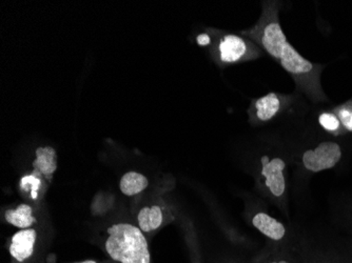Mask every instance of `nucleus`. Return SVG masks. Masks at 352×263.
I'll use <instances>...</instances> for the list:
<instances>
[{
  "instance_id": "obj_7",
  "label": "nucleus",
  "mask_w": 352,
  "mask_h": 263,
  "mask_svg": "<svg viewBox=\"0 0 352 263\" xmlns=\"http://www.w3.org/2000/svg\"><path fill=\"white\" fill-rule=\"evenodd\" d=\"M253 263H305L302 250L292 243L269 242Z\"/></svg>"
},
{
  "instance_id": "obj_4",
  "label": "nucleus",
  "mask_w": 352,
  "mask_h": 263,
  "mask_svg": "<svg viewBox=\"0 0 352 263\" xmlns=\"http://www.w3.org/2000/svg\"><path fill=\"white\" fill-rule=\"evenodd\" d=\"M294 94L268 93L252 100L248 110L249 120L255 126H263L274 122L280 115L289 111L294 106Z\"/></svg>"
},
{
  "instance_id": "obj_13",
  "label": "nucleus",
  "mask_w": 352,
  "mask_h": 263,
  "mask_svg": "<svg viewBox=\"0 0 352 263\" xmlns=\"http://www.w3.org/2000/svg\"><path fill=\"white\" fill-rule=\"evenodd\" d=\"M149 185V180L144 174L128 172L120 179V189L126 196H135L145 191Z\"/></svg>"
},
{
  "instance_id": "obj_12",
  "label": "nucleus",
  "mask_w": 352,
  "mask_h": 263,
  "mask_svg": "<svg viewBox=\"0 0 352 263\" xmlns=\"http://www.w3.org/2000/svg\"><path fill=\"white\" fill-rule=\"evenodd\" d=\"M6 220L10 225L21 229H30L36 222L33 209L29 205H21L14 209L6 211Z\"/></svg>"
},
{
  "instance_id": "obj_10",
  "label": "nucleus",
  "mask_w": 352,
  "mask_h": 263,
  "mask_svg": "<svg viewBox=\"0 0 352 263\" xmlns=\"http://www.w3.org/2000/svg\"><path fill=\"white\" fill-rule=\"evenodd\" d=\"M167 221L165 211L161 205L142 207L138 215V227L144 233L157 231Z\"/></svg>"
},
{
  "instance_id": "obj_2",
  "label": "nucleus",
  "mask_w": 352,
  "mask_h": 263,
  "mask_svg": "<svg viewBox=\"0 0 352 263\" xmlns=\"http://www.w3.org/2000/svg\"><path fill=\"white\" fill-rule=\"evenodd\" d=\"M107 254L120 263H151L149 245L144 232L130 223H116L108 229Z\"/></svg>"
},
{
  "instance_id": "obj_3",
  "label": "nucleus",
  "mask_w": 352,
  "mask_h": 263,
  "mask_svg": "<svg viewBox=\"0 0 352 263\" xmlns=\"http://www.w3.org/2000/svg\"><path fill=\"white\" fill-rule=\"evenodd\" d=\"M289 161L280 153L263 154L256 172V185L264 197L285 211L287 207V170Z\"/></svg>"
},
{
  "instance_id": "obj_18",
  "label": "nucleus",
  "mask_w": 352,
  "mask_h": 263,
  "mask_svg": "<svg viewBox=\"0 0 352 263\" xmlns=\"http://www.w3.org/2000/svg\"><path fill=\"white\" fill-rule=\"evenodd\" d=\"M197 43L201 45H209V43H211L210 36L208 34L199 35V36L197 37Z\"/></svg>"
},
{
  "instance_id": "obj_6",
  "label": "nucleus",
  "mask_w": 352,
  "mask_h": 263,
  "mask_svg": "<svg viewBox=\"0 0 352 263\" xmlns=\"http://www.w3.org/2000/svg\"><path fill=\"white\" fill-rule=\"evenodd\" d=\"M343 151L341 146L334 141H323L314 149L300 154V163L309 173H318L332 169L341 161Z\"/></svg>"
},
{
  "instance_id": "obj_15",
  "label": "nucleus",
  "mask_w": 352,
  "mask_h": 263,
  "mask_svg": "<svg viewBox=\"0 0 352 263\" xmlns=\"http://www.w3.org/2000/svg\"><path fill=\"white\" fill-rule=\"evenodd\" d=\"M41 181L36 174L33 173L31 175L25 176L21 179V187L25 191L31 192L32 198H37L39 189H41Z\"/></svg>"
},
{
  "instance_id": "obj_9",
  "label": "nucleus",
  "mask_w": 352,
  "mask_h": 263,
  "mask_svg": "<svg viewBox=\"0 0 352 263\" xmlns=\"http://www.w3.org/2000/svg\"><path fill=\"white\" fill-rule=\"evenodd\" d=\"M37 233L34 229H21L13 235L10 245V254L17 262H25L34 253Z\"/></svg>"
},
{
  "instance_id": "obj_17",
  "label": "nucleus",
  "mask_w": 352,
  "mask_h": 263,
  "mask_svg": "<svg viewBox=\"0 0 352 263\" xmlns=\"http://www.w3.org/2000/svg\"><path fill=\"white\" fill-rule=\"evenodd\" d=\"M302 255H304V260L305 263H333L331 261L325 260L324 258L318 256H312V255L308 254V253L302 251Z\"/></svg>"
},
{
  "instance_id": "obj_16",
  "label": "nucleus",
  "mask_w": 352,
  "mask_h": 263,
  "mask_svg": "<svg viewBox=\"0 0 352 263\" xmlns=\"http://www.w3.org/2000/svg\"><path fill=\"white\" fill-rule=\"evenodd\" d=\"M346 132H352V104H346L334 111Z\"/></svg>"
},
{
  "instance_id": "obj_19",
  "label": "nucleus",
  "mask_w": 352,
  "mask_h": 263,
  "mask_svg": "<svg viewBox=\"0 0 352 263\" xmlns=\"http://www.w3.org/2000/svg\"><path fill=\"white\" fill-rule=\"evenodd\" d=\"M76 263H98L96 261L94 260H85V261H80V262H76Z\"/></svg>"
},
{
  "instance_id": "obj_5",
  "label": "nucleus",
  "mask_w": 352,
  "mask_h": 263,
  "mask_svg": "<svg viewBox=\"0 0 352 263\" xmlns=\"http://www.w3.org/2000/svg\"><path fill=\"white\" fill-rule=\"evenodd\" d=\"M219 60L225 65L255 60L264 55V51L250 39L235 34L221 36L217 45Z\"/></svg>"
},
{
  "instance_id": "obj_11",
  "label": "nucleus",
  "mask_w": 352,
  "mask_h": 263,
  "mask_svg": "<svg viewBox=\"0 0 352 263\" xmlns=\"http://www.w3.org/2000/svg\"><path fill=\"white\" fill-rule=\"evenodd\" d=\"M56 151L51 146H43L36 150V158L33 161L34 173L41 174L47 180L52 179L57 170Z\"/></svg>"
},
{
  "instance_id": "obj_1",
  "label": "nucleus",
  "mask_w": 352,
  "mask_h": 263,
  "mask_svg": "<svg viewBox=\"0 0 352 263\" xmlns=\"http://www.w3.org/2000/svg\"><path fill=\"white\" fill-rule=\"evenodd\" d=\"M280 9L278 1H264L258 23L242 34L256 43L292 77L298 92L314 102H324L326 96L320 81L323 67L304 58L287 41L280 27Z\"/></svg>"
},
{
  "instance_id": "obj_8",
  "label": "nucleus",
  "mask_w": 352,
  "mask_h": 263,
  "mask_svg": "<svg viewBox=\"0 0 352 263\" xmlns=\"http://www.w3.org/2000/svg\"><path fill=\"white\" fill-rule=\"evenodd\" d=\"M251 225L258 229L261 234L264 235L269 242L288 243L290 242L289 233L287 227L278 219L270 216L267 211H255L251 218Z\"/></svg>"
},
{
  "instance_id": "obj_14",
  "label": "nucleus",
  "mask_w": 352,
  "mask_h": 263,
  "mask_svg": "<svg viewBox=\"0 0 352 263\" xmlns=\"http://www.w3.org/2000/svg\"><path fill=\"white\" fill-rule=\"evenodd\" d=\"M318 124L324 130H327L333 135H340L343 133L344 128L341 122L336 113L324 112L318 116Z\"/></svg>"
}]
</instances>
